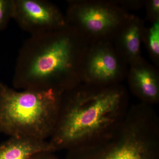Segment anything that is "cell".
I'll use <instances>...</instances> for the list:
<instances>
[{"label": "cell", "instance_id": "1", "mask_svg": "<svg viewBox=\"0 0 159 159\" xmlns=\"http://www.w3.org/2000/svg\"><path fill=\"white\" fill-rule=\"evenodd\" d=\"M121 84L100 86L82 83L64 93L49 141L55 151L95 145L113 133L130 105Z\"/></svg>", "mask_w": 159, "mask_h": 159}, {"label": "cell", "instance_id": "2", "mask_svg": "<svg viewBox=\"0 0 159 159\" xmlns=\"http://www.w3.org/2000/svg\"><path fill=\"white\" fill-rule=\"evenodd\" d=\"M90 43L67 24L31 35L20 49L13 85L17 89L65 93L82 83L83 63Z\"/></svg>", "mask_w": 159, "mask_h": 159}, {"label": "cell", "instance_id": "3", "mask_svg": "<svg viewBox=\"0 0 159 159\" xmlns=\"http://www.w3.org/2000/svg\"><path fill=\"white\" fill-rule=\"evenodd\" d=\"M63 93L52 90L18 91L0 83V133L41 140L51 138Z\"/></svg>", "mask_w": 159, "mask_h": 159}, {"label": "cell", "instance_id": "4", "mask_svg": "<svg viewBox=\"0 0 159 159\" xmlns=\"http://www.w3.org/2000/svg\"><path fill=\"white\" fill-rule=\"evenodd\" d=\"M65 159H159V122L144 111L130 109L110 136L67 151Z\"/></svg>", "mask_w": 159, "mask_h": 159}, {"label": "cell", "instance_id": "5", "mask_svg": "<svg viewBox=\"0 0 159 159\" xmlns=\"http://www.w3.org/2000/svg\"><path fill=\"white\" fill-rule=\"evenodd\" d=\"M65 16L67 24L83 34L91 44L112 40L131 14L114 2L70 1Z\"/></svg>", "mask_w": 159, "mask_h": 159}, {"label": "cell", "instance_id": "6", "mask_svg": "<svg viewBox=\"0 0 159 159\" xmlns=\"http://www.w3.org/2000/svg\"><path fill=\"white\" fill-rule=\"evenodd\" d=\"M128 66L112 40L92 43L83 63L82 83L100 86L119 84L127 77Z\"/></svg>", "mask_w": 159, "mask_h": 159}, {"label": "cell", "instance_id": "7", "mask_svg": "<svg viewBox=\"0 0 159 159\" xmlns=\"http://www.w3.org/2000/svg\"><path fill=\"white\" fill-rule=\"evenodd\" d=\"M13 19L31 35L54 31L67 25L66 16L59 8L46 0H15Z\"/></svg>", "mask_w": 159, "mask_h": 159}, {"label": "cell", "instance_id": "8", "mask_svg": "<svg viewBox=\"0 0 159 159\" xmlns=\"http://www.w3.org/2000/svg\"><path fill=\"white\" fill-rule=\"evenodd\" d=\"M127 77L132 93L142 103L152 106L159 102L157 70L141 58L129 65Z\"/></svg>", "mask_w": 159, "mask_h": 159}, {"label": "cell", "instance_id": "9", "mask_svg": "<svg viewBox=\"0 0 159 159\" xmlns=\"http://www.w3.org/2000/svg\"><path fill=\"white\" fill-rule=\"evenodd\" d=\"M145 29L144 20L131 15L112 40L117 51L129 66L142 58L141 45Z\"/></svg>", "mask_w": 159, "mask_h": 159}, {"label": "cell", "instance_id": "10", "mask_svg": "<svg viewBox=\"0 0 159 159\" xmlns=\"http://www.w3.org/2000/svg\"><path fill=\"white\" fill-rule=\"evenodd\" d=\"M43 152H55L49 141L23 137H10L0 144V159H31Z\"/></svg>", "mask_w": 159, "mask_h": 159}, {"label": "cell", "instance_id": "11", "mask_svg": "<svg viewBox=\"0 0 159 159\" xmlns=\"http://www.w3.org/2000/svg\"><path fill=\"white\" fill-rule=\"evenodd\" d=\"M143 42L145 43L152 58L156 64L159 58V20L145 27Z\"/></svg>", "mask_w": 159, "mask_h": 159}, {"label": "cell", "instance_id": "12", "mask_svg": "<svg viewBox=\"0 0 159 159\" xmlns=\"http://www.w3.org/2000/svg\"><path fill=\"white\" fill-rule=\"evenodd\" d=\"M15 0H0V30L6 29L13 18Z\"/></svg>", "mask_w": 159, "mask_h": 159}, {"label": "cell", "instance_id": "13", "mask_svg": "<svg viewBox=\"0 0 159 159\" xmlns=\"http://www.w3.org/2000/svg\"><path fill=\"white\" fill-rule=\"evenodd\" d=\"M147 19L152 23L159 20V1L151 0L146 2Z\"/></svg>", "mask_w": 159, "mask_h": 159}, {"label": "cell", "instance_id": "14", "mask_svg": "<svg viewBox=\"0 0 159 159\" xmlns=\"http://www.w3.org/2000/svg\"><path fill=\"white\" fill-rule=\"evenodd\" d=\"M54 153L52 152H43L36 154L31 159H59Z\"/></svg>", "mask_w": 159, "mask_h": 159}]
</instances>
